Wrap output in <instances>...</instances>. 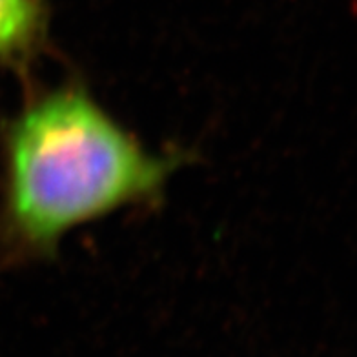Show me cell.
Wrapping results in <instances>:
<instances>
[{
    "label": "cell",
    "mask_w": 357,
    "mask_h": 357,
    "mask_svg": "<svg viewBox=\"0 0 357 357\" xmlns=\"http://www.w3.org/2000/svg\"><path fill=\"white\" fill-rule=\"evenodd\" d=\"M183 151L155 153L80 79L24 99L0 132V261L52 259L88 222L162 199Z\"/></svg>",
    "instance_id": "obj_1"
},
{
    "label": "cell",
    "mask_w": 357,
    "mask_h": 357,
    "mask_svg": "<svg viewBox=\"0 0 357 357\" xmlns=\"http://www.w3.org/2000/svg\"><path fill=\"white\" fill-rule=\"evenodd\" d=\"M47 0H0V68L26 75L50 52Z\"/></svg>",
    "instance_id": "obj_2"
}]
</instances>
